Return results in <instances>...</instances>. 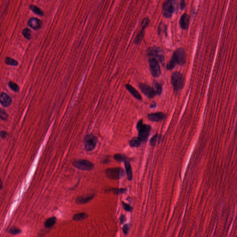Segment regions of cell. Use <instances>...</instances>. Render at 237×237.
I'll list each match as a JSON object with an SVG mask.
<instances>
[{
  "mask_svg": "<svg viewBox=\"0 0 237 237\" xmlns=\"http://www.w3.org/2000/svg\"><path fill=\"white\" fill-rule=\"evenodd\" d=\"M129 224H126V225H124V227H123V231L125 234H127L128 231H129Z\"/></svg>",
  "mask_w": 237,
  "mask_h": 237,
  "instance_id": "1f68e13d",
  "label": "cell"
},
{
  "mask_svg": "<svg viewBox=\"0 0 237 237\" xmlns=\"http://www.w3.org/2000/svg\"><path fill=\"white\" fill-rule=\"evenodd\" d=\"M2 181H1V188H2Z\"/></svg>",
  "mask_w": 237,
  "mask_h": 237,
  "instance_id": "d590c367",
  "label": "cell"
},
{
  "mask_svg": "<svg viewBox=\"0 0 237 237\" xmlns=\"http://www.w3.org/2000/svg\"><path fill=\"white\" fill-rule=\"evenodd\" d=\"M136 127L138 132V138L142 142L147 141L150 135L151 126L143 124V120H141L138 122Z\"/></svg>",
  "mask_w": 237,
  "mask_h": 237,
  "instance_id": "7a4b0ae2",
  "label": "cell"
},
{
  "mask_svg": "<svg viewBox=\"0 0 237 237\" xmlns=\"http://www.w3.org/2000/svg\"><path fill=\"white\" fill-rule=\"evenodd\" d=\"M123 208L126 211H128V212H131L133 210V208L128 204L123 202Z\"/></svg>",
  "mask_w": 237,
  "mask_h": 237,
  "instance_id": "4dcf8cb0",
  "label": "cell"
},
{
  "mask_svg": "<svg viewBox=\"0 0 237 237\" xmlns=\"http://www.w3.org/2000/svg\"><path fill=\"white\" fill-rule=\"evenodd\" d=\"M88 215L86 213L84 212L79 213L75 214L73 217V220L75 221H81V220H84L85 219H87L88 217Z\"/></svg>",
  "mask_w": 237,
  "mask_h": 237,
  "instance_id": "d6986e66",
  "label": "cell"
},
{
  "mask_svg": "<svg viewBox=\"0 0 237 237\" xmlns=\"http://www.w3.org/2000/svg\"><path fill=\"white\" fill-rule=\"evenodd\" d=\"M156 103L155 102H153V104H152L151 105V108H155L156 107Z\"/></svg>",
  "mask_w": 237,
  "mask_h": 237,
  "instance_id": "e575fe53",
  "label": "cell"
},
{
  "mask_svg": "<svg viewBox=\"0 0 237 237\" xmlns=\"http://www.w3.org/2000/svg\"><path fill=\"white\" fill-rule=\"evenodd\" d=\"M149 65L150 71L152 76L154 77H158L160 76L161 71L158 60L154 58H150Z\"/></svg>",
  "mask_w": 237,
  "mask_h": 237,
  "instance_id": "ba28073f",
  "label": "cell"
},
{
  "mask_svg": "<svg viewBox=\"0 0 237 237\" xmlns=\"http://www.w3.org/2000/svg\"><path fill=\"white\" fill-rule=\"evenodd\" d=\"M1 103L4 107H8L10 105L12 99L6 93L2 92L1 94Z\"/></svg>",
  "mask_w": 237,
  "mask_h": 237,
  "instance_id": "4fadbf2b",
  "label": "cell"
},
{
  "mask_svg": "<svg viewBox=\"0 0 237 237\" xmlns=\"http://www.w3.org/2000/svg\"><path fill=\"white\" fill-rule=\"evenodd\" d=\"M97 144V138L93 134H88L84 138V146L86 151L91 152L95 149Z\"/></svg>",
  "mask_w": 237,
  "mask_h": 237,
  "instance_id": "52a82bcc",
  "label": "cell"
},
{
  "mask_svg": "<svg viewBox=\"0 0 237 237\" xmlns=\"http://www.w3.org/2000/svg\"><path fill=\"white\" fill-rule=\"evenodd\" d=\"M8 85L9 87L15 92H18L19 90V87L16 83L11 81L8 83Z\"/></svg>",
  "mask_w": 237,
  "mask_h": 237,
  "instance_id": "484cf974",
  "label": "cell"
},
{
  "mask_svg": "<svg viewBox=\"0 0 237 237\" xmlns=\"http://www.w3.org/2000/svg\"><path fill=\"white\" fill-rule=\"evenodd\" d=\"M56 222H57V218L56 217H51L45 220L44 223V227L45 228H51L56 223Z\"/></svg>",
  "mask_w": 237,
  "mask_h": 237,
  "instance_id": "e0dca14e",
  "label": "cell"
},
{
  "mask_svg": "<svg viewBox=\"0 0 237 237\" xmlns=\"http://www.w3.org/2000/svg\"><path fill=\"white\" fill-rule=\"evenodd\" d=\"M147 117L152 122H158L165 119L166 115L163 113L157 112L149 114Z\"/></svg>",
  "mask_w": 237,
  "mask_h": 237,
  "instance_id": "7c38bea8",
  "label": "cell"
},
{
  "mask_svg": "<svg viewBox=\"0 0 237 237\" xmlns=\"http://www.w3.org/2000/svg\"><path fill=\"white\" fill-rule=\"evenodd\" d=\"M114 159L118 162H125L126 161V158L124 155L122 154H117L114 156Z\"/></svg>",
  "mask_w": 237,
  "mask_h": 237,
  "instance_id": "d4e9b609",
  "label": "cell"
},
{
  "mask_svg": "<svg viewBox=\"0 0 237 237\" xmlns=\"http://www.w3.org/2000/svg\"><path fill=\"white\" fill-rule=\"evenodd\" d=\"M8 135V133L4 131H1V137L2 138H5Z\"/></svg>",
  "mask_w": 237,
  "mask_h": 237,
  "instance_id": "d6a6232c",
  "label": "cell"
},
{
  "mask_svg": "<svg viewBox=\"0 0 237 237\" xmlns=\"http://www.w3.org/2000/svg\"><path fill=\"white\" fill-rule=\"evenodd\" d=\"M171 83L175 90L178 91L183 88L185 79L183 74L179 72H174L171 76Z\"/></svg>",
  "mask_w": 237,
  "mask_h": 237,
  "instance_id": "3957f363",
  "label": "cell"
},
{
  "mask_svg": "<svg viewBox=\"0 0 237 237\" xmlns=\"http://www.w3.org/2000/svg\"><path fill=\"white\" fill-rule=\"evenodd\" d=\"M95 196V194L93 193L84 194L83 195L77 196L75 200V202L77 204H86L93 200Z\"/></svg>",
  "mask_w": 237,
  "mask_h": 237,
  "instance_id": "8fae6325",
  "label": "cell"
},
{
  "mask_svg": "<svg viewBox=\"0 0 237 237\" xmlns=\"http://www.w3.org/2000/svg\"><path fill=\"white\" fill-rule=\"evenodd\" d=\"M28 24L32 28L35 30L40 29L42 26V22L36 18H32L29 20Z\"/></svg>",
  "mask_w": 237,
  "mask_h": 237,
  "instance_id": "5bb4252c",
  "label": "cell"
},
{
  "mask_svg": "<svg viewBox=\"0 0 237 237\" xmlns=\"http://www.w3.org/2000/svg\"><path fill=\"white\" fill-rule=\"evenodd\" d=\"M107 190L108 192H112L116 194H123L126 193V188H111Z\"/></svg>",
  "mask_w": 237,
  "mask_h": 237,
  "instance_id": "603a6c76",
  "label": "cell"
},
{
  "mask_svg": "<svg viewBox=\"0 0 237 237\" xmlns=\"http://www.w3.org/2000/svg\"><path fill=\"white\" fill-rule=\"evenodd\" d=\"M140 89L145 95L148 97L152 98L156 95H158L157 91L154 87H151L147 84L144 83H140L139 84Z\"/></svg>",
  "mask_w": 237,
  "mask_h": 237,
  "instance_id": "9c48e42d",
  "label": "cell"
},
{
  "mask_svg": "<svg viewBox=\"0 0 237 237\" xmlns=\"http://www.w3.org/2000/svg\"><path fill=\"white\" fill-rule=\"evenodd\" d=\"M177 4L175 0H167L163 7V13L165 17L170 18L176 11Z\"/></svg>",
  "mask_w": 237,
  "mask_h": 237,
  "instance_id": "277c9868",
  "label": "cell"
},
{
  "mask_svg": "<svg viewBox=\"0 0 237 237\" xmlns=\"http://www.w3.org/2000/svg\"><path fill=\"white\" fill-rule=\"evenodd\" d=\"M160 137H161V136L158 135V134H156V135L153 136V137L151 138V140H150V143H151V145H152V146L155 145L157 142L160 140Z\"/></svg>",
  "mask_w": 237,
  "mask_h": 237,
  "instance_id": "4316f807",
  "label": "cell"
},
{
  "mask_svg": "<svg viewBox=\"0 0 237 237\" xmlns=\"http://www.w3.org/2000/svg\"><path fill=\"white\" fill-rule=\"evenodd\" d=\"M142 141L138 137H135L133 138L130 141L129 144L131 147H140Z\"/></svg>",
  "mask_w": 237,
  "mask_h": 237,
  "instance_id": "ffe728a7",
  "label": "cell"
},
{
  "mask_svg": "<svg viewBox=\"0 0 237 237\" xmlns=\"http://www.w3.org/2000/svg\"><path fill=\"white\" fill-rule=\"evenodd\" d=\"M126 89L128 90V91L132 95L133 97H134L138 100H142V97L141 96L140 93H138V91L136 89H134L132 86L130 84H127L126 85Z\"/></svg>",
  "mask_w": 237,
  "mask_h": 237,
  "instance_id": "2e32d148",
  "label": "cell"
},
{
  "mask_svg": "<svg viewBox=\"0 0 237 237\" xmlns=\"http://www.w3.org/2000/svg\"><path fill=\"white\" fill-rule=\"evenodd\" d=\"M125 169H126V173L127 174V178L129 181H131L133 178V173H132V168L130 163L129 161H126L125 162Z\"/></svg>",
  "mask_w": 237,
  "mask_h": 237,
  "instance_id": "ac0fdd59",
  "label": "cell"
},
{
  "mask_svg": "<svg viewBox=\"0 0 237 237\" xmlns=\"http://www.w3.org/2000/svg\"><path fill=\"white\" fill-rule=\"evenodd\" d=\"M74 167L80 170L90 171L94 168V165L90 161L86 159H78L73 163Z\"/></svg>",
  "mask_w": 237,
  "mask_h": 237,
  "instance_id": "8992f818",
  "label": "cell"
},
{
  "mask_svg": "<svg viewBox=\"0 0 237 237\" xmlns=\"http://www.w3.org/2000/svg\"><path fill=\"white\" fill-rule=\"evenodd\" d=\"M5 63L7 65L11 66H17V65H18V63L16 60L10 57H6L5 58Z\"/></svg>",
  "mask_w": 237,
  "mask_h": 237,
  "instance_id": "44dd1931",
  "label": "cell"
},
{
  "mask_svg": "<svg viewBox=\"0 0 237 237\" xmlns=\"http://www.w3.org/2000/svg\"><path fill=\"white\" fill-rule=\"evenodd\" d=\"M148 55L150 58H154L157 60L158 59L161 62H163L165 59L161 50L158 48L154 47L150 48L148 51Z\"/></svg>",
  "mask_w": 237,
  "mask_h": 237,
  "instance_id": "30bf717a",
  "label": "cell"
},
{
  "mask_svg": "<svg viewBox=\"0 0 237 237\" xmlns=\"http://www.w3.org/2000/svg\"><path fill=\"white\" fill-rule=\"evenodd\" d=\"M1 119L3 120H7L8 119V115L3 109H1Z\"/></svg>",
  "mask_w": 237,
  "mask_h": 237,
  "instance_id": "f546056e",
  "label": "cell"
},
{
  "mask_svg": "<svg viewBox=\"0 0 237 237\" xmlns=\"http://www.w3.org/2000/svg\"><path fill=\"white\" fill-rule=\"evenodd\" d=\"M190 17L187 14H184L181 17L180 20V25L182 28L183 29H187L189 26Z\"/></svg>",
  "mask_w": 237,
  "mask_h": 237,
  "instance_id": "9a60e30c",
  "label": "cell"
},
{
  "mask_svg": "<svg viewBox=\"0 0 237 237\" xmlns=\"http://www.w3.org/2000/svg\"><path fill=\"white\" fill-rule=\"evenodd\" d=\"M186 61V55L185 51L183 48H178L174 51L169 62L167 64V69L171 70L175 68L177 65H183Z\"/></svg>",
  "mask_w": 237,
  "mask_h": 237,
  "instance_id": "6da1fadb",
  "label": "cell"
},
{
  "mask_svg": "<svg viewBox=\"0 0 237 237\" xmlns=\"http://www.w3.org/2000/svg\"><path fill=\"white\" fill-rule=\"evenodd\" d=\"M106 175L110 179L118 180L125 176V172L121 168H109L106 170Z\"/></svg>",
  "mask_w": 237,
  "mask_h": 237,
  "instance_id": "5b68a950",
  "label": "cell"
},
{
  "mask_svg": "<svg viewBox=\"0 0 237 237\" xmlns=\"http://www.w3.org/2000/svg\"><path fill=\"white\" fill-rule=\"evenodd\" d=\"M22 33L24 36L27 40L31 39V37H32V32L31 30H30L29 29H24L23 30Z\"/></svg>",
  "mask_w": 237,
  "mask_h": 237,
  "instance_id": "83f0119b",
  "label": "cell"
},
{
  "mask_svg": "<svg viewBox=\"0 0 237 237\" xmlns=\"http://www.w3.org/2000/svg\"><path fill=\"white\" fill-rule=\"evenodd\" d=\"M126 217L125 215H122V216L120 217V221L121 223L122 224L124 222V221H126Z\"/></svg>",
  "mask_w": 237,
  "mask_h": 237,
  "instance_id": "836d02e7",
  "label": "cell"
},
{
  "mask_svg": "<svg viewBox=\"0 0 237 237\" xmlns=\"http://www.w3.org/2000/svg\"><path fill=\"white\" fill-rule=\"evenodd\" d=\"M153 87H154L156 90L157 91L158 95H160L161 93H162V87L161 85H160L158 83H154V84H153Z\"/></svg>",
  "mask_w": 237,
  "mask_h": 237,
  "instance_id": "f1b7e54d",
  "label": "cell"
},
{
  "mask_svg": "<svg viewBox=\"0 0 237 237\" xmlns=\"http://www.w3.org/2000/svg\"><path fill=\"white\" fill-rule=\"evenodd\" d=\"M30 8L32 10L33 12L35 13V14H37V15L42 16L43 15L44 13L41 9H40L39 8L37 7V6H34V5H31L30 6Z\"/></svg>",
  "mask_w": 237,
  "mask_h": 237,
  "instance_id": "cb8c5ba5",
  "label": "cell"
},
{
  "mask_svg": "<svg viewBox=\"0 0 237 237\" xmlns=\"http://www.w3.org/2000/svg\"><path fill=\"white\" fill-rule=\"evenodd\" d=\"M22 232V230L16 227H13L8 230V233L13 235H18Z\"/></svg>",
  "mask_w": 237,
  "mask_h": 237,
  "instance_id": "7402d4cb",
  "label": "cell"
}]
</instances>
